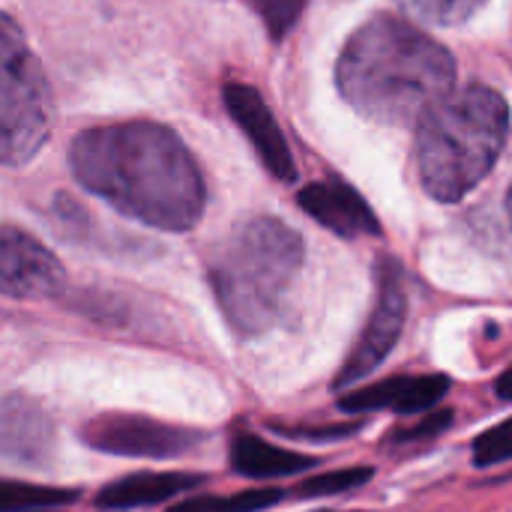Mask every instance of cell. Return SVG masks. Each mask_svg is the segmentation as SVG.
Masks as SVG:
<instances>
[{
	"mask_svg": "<svg viewBox=\"0 0 512 512\" xmlns=\"http://www.w3.org/2000/svg\"><path fill=\"white\" fill-rule=\"evenodd\" d=\"M78 501V489L42 486L27 480H0V512L63 510Z\"/></svg>",
	"mask_w": 512,
	"mask_h": 512,
	"instance_id": "15",
	"label": "cell"
},
{
	"mask_svg": "<svg viewBox=\"0 0 512 512\" xmlns=\"http://www.w3.org/2000/svg\"><path fill=\"white\" fill-rule=\"evenodd\" d=\"M231 468L246 480H282L300 471L318 468V459L267 444L252 432H240L231 441Z\"/></svg>",
	"mask_w": 512,
	"mask_h": 512,
	"instance_id": "14",
	"label": "cell"
},
{
	"mask_svg": "<svg viewBox=\"0 0 512 512\" xmlns=\"http://www.w3.org/2000/svg\"><path fill=\"white\" fill-rule=\"evenodd\" d=\"M285 501V492L276 486H261V489H246L231 498H216V495H192L180 504H174L168 512H261L276 507Z\"/></svg>",
	"mask_w": 512,
	"mask_h": 512,
	"instance_id": "16",
	"label": "cell"
},
{
	"mask_svg": "<svg viewBox=\"0 0 512 512\" xmlns=\"http://www.w3.org/2000/svg\"><path fill=\"white\" fill-rule=\"evenodd\" d=\"M495 390H498V399L501 402H510V372H504L501 378H498V384H495Z\"/></svg>",
	"mask_w": 512,
	"mask_h": 512,
	"instance_id": "23",
	"label": "cell"
},
{
	"mask_svg": "<svg viewBox=\"0 0 512 512\" xmlns=\"http://www.w3.org/2000/svg\"><path fill=\"white\" fill-rule=\"evenodd\" d=\"M306 3L309 0H252L273 42H282L297 27V21L306 12Z\"/></svg>",
	"mask_w": 512,
	"mask_h": 512,
	"instance_id": "19",
	"label": "cell"
},
{
	"mask_svg": "<svg viewBox=\"0 0 512 512\" xmlns=\"http://www.w3.org/2000/svg\"><path fill=\"white\" fill-rule=\"evenodd\" d=\"M447 390H450V381L444 375H396L378 384L342 390L339 408L345 414L393 411L402 417H417V414L438 408Z\"/></svg>",
	"mask_w": 512,
	"mask_h": 512,
	"instance_id": "10",
	"label": "cell"
},
{
	"mask_svg": "<svg viewBox=\"0 0 512 512\" xmlns=\"http://www.w3.org/2000/svg\"><path fill=\"white\" fill-rule=\"evenodd\" d=\"M54 420L30 396L12 393L0 399V459L42 468L54 456Z\"/></svg>",
	"mask_w": 512,
	"mask_h": 512,
	"instance_id": "11",
	"label": "cell"
},
{
	"mask_svg": "<svg viewBox=\"0 0 512 512\" xmlns=\"http://www.w3.org/2000/svg\"><path fill=\"white\" fill-rule=\"evenodd\" d=\"M81 438L96 453L120 456V459H153V462L189 456L204 441L198 429L174 426L147 414H123V411L93 417L81 429Z\"/></svg>",
	"mask_w": 512,
	"mask_h": 512,
	"instance_id": "6",
	"label": "cell"
},
{
	"mask_svg": "<svg viewBox=\"0 0 512 512\" xmlns=\"http://www.w3.org/2000/svg\"><path fill=\"white\" fill-rule=\"evenodd\" d=\"M201 486H207V477H201V474H174V471L129 474V477H120V480L108 483L96 495V507L108 512L144 510V507L165 504V501H171L177 495L198 492Z\"/></svg>",
	"mask_w": 512,
	"mask_h": 512,
	"instance_id": "13",
	"label": "cell"
},
{
	"mask_svg": "<svg viewBox=\"0 0 512 512\" xmlns=\"http://www.w3.org/2000/svg\"><path fill=\"white\" fill-rule=\"evenodd\" d=\"M512 423L501 420L498 426L486 429L477 441H474V465L477 468H495L510 462L512 456Z\"/></svg>",
	"mask_w": 512,
	"mask_h": 512,
	"instance_id": "20",
	"label": "cell"
},
{
	"mask_svg": "<svg viewBox=\"0 0 512 512\" xmlns=\"http://www.w3.org/2000/svg\"><path fill=\"white\" fill-rule=\"evenodd\" d=\"M297 204L336 237L357 240V237L381 234V222L375 210L366 204V198L354 186L342 180H321V183L303 186L297 192Z\"/></svg>",
	"mask_w": 512,
	"mask_h": 512,
	"instance_id": "12",
	"label": "cell"
},
{
	"mask_svg": "<svg viewBox=\"0 0 512 512\" xmlns=\"http://www.w3.org/2000/svg\"><path fill=\"white\" fill-rule=\"evenodd\" d=\"M450 423H453V411H438V408H432V411H426V417H423V420H417L414 426L393 432V435H390V444H396V447H408V444L432 441L435 435L447 432V429H450Z\"/></svg>",
	"mask_w": 512,
	"mask_h": 512,
	"instance_id": "21",
	"label": "cell"
},
{
	"mask_svg": "<svg viewBox=\"0 0 512 512\" xmlns=\"http://www.w3.org/2000/svg\"><path fill=\"white\" fill-rule=\"evenodd\" d=\"M405 321H408V291H405L402 267L393 258H381L375 309H372L360 339L354 342V351L342 363L333 387L342 393V390H351L360 381H366L390 357V351L402 339Z\"/></svg>",
	"mask_w": 512,
	"mask_h": 512,
	"instance_id": "7",
	"label": "cell"
},
{
	"mask_svg": "<svg viewBox=\"0 0 512 512\" xmlns=\"http://www.w3.org/2000/svg\"><path fill=\"white\" fill-rule=\"evenodd\" d=\"M36 512H60V510H36Z\"/></svg>",
	"mask_w": 512,
	"mask_h": 512,
	"instance_id": "24",
	"label": "cell"
},
{
	"mask_svg": "<svg viewBox=\"0 0 512 512\" xmlns=\"http://www.w3.org/2000/svg\"><path fill=\"white\" fill-rule=\"evenodd\" d=\"M405 15L435 24V27H456L471 21L489 0H393Z\"/></svg>",
	"mask_w": 512,
	"mask_h": 512,
	"instance_id": "17",
	"label": "cell"
},
{
	"mask_svg": "<svg viewBox=\"0 0 512 512\" xmlns=\"http://www.w3.org/2000/svg\"><path fill=\"white\" fill-rule=\"evenodd\" d=\"M54 126V102L45 69L21 24L0 12V165L18 168L36 159Z\"/></svg>",
	"mask_w": 512,
	"mask_h": 512,
	"instance_id": "5",
	"label": "cell"
},
{
	"mask_svg": "<svg viewBox=\"0 0 512 512\" xmlns=\"http://www.w3.org/2000/svg\"><path fill=\"white\" fill-rule=\"evenodd\" d=\"M510 138V105L501 90L471 84L450 93L417 126V177L441 204L474 192L498 165Z\"/></svg>",
	"mask_w": 512,
	"mask_h": 512,
	"instance_id": "4",
	"label": "cell"
},
{
	"mask_svg": "<svg viewBox=\"0 0 512 512\" xmlns=\"http://www.w3.org/2000/svg\"><path fill=\"white\" fill-rule=\"evenodd\" d=\"M372 468H339V471H324V474H315L303 483H297V498H336V495H348V492H357L360 486H366L372 480Z\"/></svg>",
	"mask_w": 512,
	"mask_h": 512,
	"instance_id": "18",
	"label": "cell"
},
{
	"mask_svg": "<svg viewBox=\"0 0 512 512\" xmlns=\"http://www.w3.org/2000/svg\"><path fill=\"white\" fill-rule=\"evenodd\" d=\"M72 177L117 213L168 234L192 231L207 183L183 138L156 120L90 126L69 144Z\"/></svg>",
	"mask_w": 512,
	"mask_h": 512,
	"instance_id": "1",
	"label": "cell"
},
{
	"mask_svg": "<svg viewBox=\"0 0 512 512\" xmlns=\"http://www.w3.org/2000/svg\"><path fill=\"white\" fill-rule=\"evenodd\" d=\"M66 270L33 234L0 225V294L12 300H51L63 291Z\"/></svg>",
	"mask_w": 512,
	"mask_h": 512,
	"instance_id": "8",
	"label": "cell"
},
{
	"mask_svg": "<svg viewBox=\"0 0 512 512\" xmlns=\"http://www.w3.org/2000/svg\"><path fill=\"white\" fill-rule=\"evenodd\" d=\"M342 99L366 120L417 129L456 87V57L423 27L378 12L342 45L336 60Z\"/></svg>",
	"mask_w": 512,
	"mask_h": 512,
	"instance_id": "2",
	"label": "cell"
},
{
	"mask_svg": "<svg viewBox=\"0 0 512 512\" xmlns=\"http://www.w3.org/2000/svg\"><path fill=\"white\" fill-rule=\"evenodd\" d=\"M222 102H225L228 114L234 117V123L240 126V132L255 147V153L264 162V168L276 180L294 183L297 180V165H294L291 147H288V141H285V135L279 129L270 105L264 102V96L252 84L231 81L222 90Z\"/></svg>",
	"mask_w": 512,
	"mask_h": 512,
	"instance_id": "9",
	"label": "cell"
},
{
	"mask_svg": "<svg viewBox=\"0 0 512 512\" xmlns=\"http://www.w3.org/2000/svg\"><path fill=\"white\" fill-rule=\"evenodd\" d=\"M303 237L276 216L231 228L210 255V285L234 333L261 336L279 324L303 267Z\"/></svg>",
	"mask_w": 512,
	"mask_h": 512,
	"instance_id": "3",
	"label": "cell"
},
{
	"mask_svg": "<svg viewBox=\"0 0 512 512\" xmlns=\"http://www.w3.org/2000/svg\"><path fill=\"white\" fill-rule=\"evenodd\" d=\"M363 420H354V423H327V426H276V432H282L285 438H300V441H312V444H321V441H342L354 432H360Z\"/></svg>",
	"mask_w": 512,
	"mask_h": 512,
	"instance_id": "22",
	"label": "cell"
}]
</instances>
